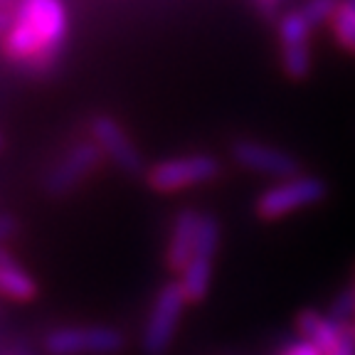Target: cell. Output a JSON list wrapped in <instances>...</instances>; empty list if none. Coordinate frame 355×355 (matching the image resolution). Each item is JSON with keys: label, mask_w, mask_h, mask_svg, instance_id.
I'll return each instance as SVG.
<instances>
[{"label": "cell", "mask_w": 355, "mask_h": 355, "mask_svg": "<svg viewBox=\"0 0 355 355\" xmlns=\"http://www.w3.org/2000/svg\"><path fill=\"white\" fill-rule=\"evenodd\" d=\"M328 355H355V328H348V331L343 333L340 343L336 345V350Z\"/></svg>", "instance_id": "18"}, {"label": "cell", "mask_w": 355, "mask_h": 355, "mask_svg": "<svg viewBox=\"0 0 355 355\" xmlns=\"http://www.w3.org/2000/svg\"><path fill=\"white\" fill-rule=\"evenodd\" d=\"M277 33L284 74L288 79H294V82L309 79L311 69H313V60H311V33H313V25L306 20L299 8H294V10H286L279 15Z\"/></svg>", "instance_id": "6"}, {"label": "cell", "mask_w": 355, "mask_h": 355, "mask_svg": "<svg viewBox=\"0 0 355 355\" xmlns=\"http://www.w3.org/2000/svg\"><path fill=\"white\" fill-rule=\"evenodd\" d=\"M89 131H92V141H96V146L104 150L106 158H111L123 173H128V175L144 173V155L133 146L131 136L116 119L109 114H99L92 119Z\"/></svg>", "instance_id": "8"}, {"label": "cell", "mask_w": 355, "mask_h": 355, "mask_svg": "<svg viewBox=\"0 0 355 355\" xmlns=\"http://www.w3.org/2000/svg\"><path fill=\"white\" fill-rule=\"evenodd\" d=\"M185 304H188V296H185V288L180 282H168L158 291L144 328L146 355H163L171 348Z\"/></svg>", "instance_id": "4"}, {"label": "cell", "mask_w": 355, "mask_h": 355, "mask_svg": "<svg viewBox=\"0 0 355 355\" xmlns=\"http://www.w3.org/2000/svg\"><path fill=\"white\" fill-rule=\"evenodd\" d=\"M296 331H299L301 338L318 345V348L328 355L336 350V345L340 343V338H343V333L348 331V328H340L328 313H321V311H313V309H304L299 316H296Z\"/></svg>", "instance_id": "11"}, {"label": "cell", "mask_w": 355, "mask_h": 355, "mask_svg": "<svg viewBox=\"0 0 355 355\" xmlns=\"http://www.w3.org/2000/svg\"><path fill=\"white\" fill-rule=\"evenodd\" d=\"M277 355H326V353H323L318 345H313L306 338H301V340H291V343H286Z\"/></svg>", "instance_id": "17"}, {"label": "cell", "mask_w": 355, "mask_h": 355, "mask_svg": "<svg viewBox=\"0 0 355 355\" xmlns=\"http://www.w3.org/2000/svg\"><path fill=\"white\" fill-rule=\"evenodd\" d=\"M200 212L193 207H185L175 215L171 230V239H168L166 261L173 272H183L190 257L195 254V244H198V230H200Z\"/></svg>", "instance_id": "10"}, {"label": "cell", "mask_w": 355, "mask_h": 355, "mask_svg": "<svg viewBox=\"0 0 355 355\" xmlns=\"http://www.w3.org/2000/svg\"><path fill=\"white\" fill-rule=\"evenodd\" d=\"M104 150L96 146V141H82L74 144L72 148L62 155L60 161L52 166V171L44 178V190L52 198H64L72 190H77L79 185L87 180L96 168L101 166Z\"/></svg>", "instance_id": "7"}, {"label": "cell", "mask_w": 355, "mask_h": 355, "mask_svg": "<svg viewBox=\"0 0 355 355\" xmlns=\"http://www.w3.org/2000/svg\"><path fill=\"white\" fill-rule=\"evenodd\" d=\"M232 158L244 171L259 173V175L284 178V180L301 175V163L296 155H291L288 150L274 148V146L259 144V141H237L232 146Z\"/></svg>", "instance_id": "9"}, {"label": "cell", "mask_w": 355, "mask_h": 355, "mask_svg": "<svg viewBox=\"0 0 355 355\" xmlns=\"http://www.w3.org/2000/svg\"><path fill=\"white\" fill-rule=\"evenodd\" d=\"M328 316L338 323L340 328H353L355 326V286L353 282H348L340 288L336 299L328 306Z\"/></svg>", "instance_id": "15"}, {"label": "cell", "mask_w": 355, "mask_h": 355, "mask_svg": "<svg viewBox=\"0 0 355 355\" xmlns=\"http://www.w3.org/2000/svg\"><path fill=\"white\" fill-rule=\"evenodd\" d=\"M10 25H12V15L0 8V35H6L8 30H10Z\"/></svg>", "instance_id": "21"}, {"label": "cell", "mask_w": 355, "mask_h": 355, "mask_svg": "<svg viewBox=\"0 0 355 355\" xmlns=\"http://www.w3.org/2000/svg\"><path fill=\"white\" fill-rule=\"evenodd\" d=\"M222 166L210 153H193L180 158H168L146 171V183L155 193H178L212 183L220 175Z\"/></svg>", "instance_id": "3"}, {"label": "cell", "mask_w": 355, "mask_h": 355, "mask_svg": "<svg viewBox=\"0 0 355 355\" xmlns=\"http://www.w3.org/2000/svg\"><path fill=\"white\" fill-rule=\"evenodd\" d=\"M350 282H353V286H355V266H353V279H350ZM355 328V326H353Z\"/></svg>", "instance_id": "22"}, {"label": "cell", "mask_w": 355, "mask_h": 355, "mask_svg": "<svg viewBox=\"0 0 355 355\" xmlns=\"http://www.w3.org/2000/svg\"><path fill=\"white\" fill-rule=\"evenodd\" d=\"M123 343V333L111 326H62L44 336V350L50 355H111Z\"/></svg>", "instance_id": "5"}, {"label": "cell", "mask_w": 355, "mask_h": 355, "mask_svg": "<svg viewBox=\"0 0 355 355\" xmlns=\"http://www.w3.org/2000/svg\"><path fill=\"white\" fill-rule=\"evenodd\" d=\"M284 3H286V0H254L257 10H259L264 17L279 15V12H282V8H284Z\"/></svg>", "instance_id": "19"}, {"label": "cell", "mask_w": 355, "mask_h": 355, "mask_svg": "<svg viewBox=\"0 0 355 355\" xmlns=\"http://www.w3.org/2000/svg\"><path fill=\"white\" fill-rule=\"evenodd\" d=\"M67 42V8L62 0H20L3 52L28 72H47Z\"/></svg>", "instance_id": "1"}, {"label": "cell", "mask_w": 355, "mask_h": 355, "mask_svg": "<svg viewBox=\"0 0 355 355\" xmlns=\"http://www.w3.org/2000/svg\"><path fill=\"white\" fill-rule=\"evenodd\" d=\"M17 230V220L12 215H0V244L6 242L12 232Z\"/></svg>", "instance_id": "20"}, {"label": "cell", "mask_w": 355, "mask_h": 355, "mask_svg": "<svg viewBox=\"0 0 355 355\" xmlns=\"http://www.w3.org/2000/svg\"><path fill=\"white\" fill-rule=\"evenodd\" d=\"M0 296L12 301H33L37 296V282L33 274L22 269L6 250H0Z\"/></svg>", "instance_id": "12"}, {"label": "cell", "mask_w": 355, "mask_h": 355, "mask_svg": "<svg viewBox=\"0 0 355 355\" xmlns=\"http://www.w3.org/2000/svg\"><path fill=\"white\" fill-rule=\"evenodd\" d=\"M180 274H183L180 284H183V288H185L188 304L205 301L207 291H210V284H212V257L202 254V252H195Z\"/></svg>", "instance_id": "13"}, {"label": "cell", "mask_w": 355, "mask_h": 355, "mask_svg": "<svg viewBox=\"0 0 355 355\" xmlns=\"http://www.w3.org/2000/svg\"><path fill=\"white\" fill-rule=\"evenodd\" d=\"M328 198V183L318 175H294L274 183L257 198L254 212L259 220L274 222L291 212L306 210Z\"/></svg>", "instance_id": "2"}, {"label": "cell", "mask_w": 355, "mask_h": 355, "mask_svg": "<svg viewBox=\"0 0 355 355\" xmlns=\"http://www.w3.org/2000/svg\"><path fill=\"white\" fill-rule=\"evenodd\" d=\"M331 33L336 42L355 57V0H340L338 12L331 20Z\"/></svg>", "instance_id": "14"}, {"label": "cell", "mask_w": 355, "mask_h": 355, "mask_svg": "<svg viewBox=\"0 0 355 355\" xmlns=\"http://www.w3.org/2000/svg\"><path fill=\"white\" fill-rule=\"evenodd\" d=\"M338 6L340 0H304L299 10L313 28H318V25H331L333 15L338 12Z\"/></svg>", "instance_id": "16"}]
</instances>
